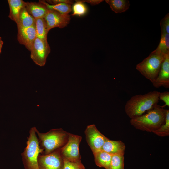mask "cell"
<instances>
[{"instance_id": "obj_1", "label": "cell", "mask_w": 169, "mask_h": 169, "mask_svg": "<svg viewBox=\"0 0 169 169\" xmlns=\"http://www.w3.org/2000/svg\"><path fill=\"white\" fill-rule=\"evenodd\" d=\"M159 93L155 90L132 96L125 105L126 115L131 119H133L152 109L159 102Z\"/></svg>"}, {"instance_id": "obj_2", "label": "cell", "mask_w": 169, "mask_h": 169, "mask_svg": "<svg viewBox=\"0 0 169 169\" xmlns=\"http://www.w3.org/2000/svg\"><path fill=\"white\" fill-rule=\"evenodd\" d=\"M166 110L157 104L146 113L131 119L130 123L136 129L152 132L165 123Z\"/></svg>"}, {"instance_id": "obj_3", "label": "cell", "mask_w": 169, "mask_h": 169, "mask_svg": "<svg viewBox=\"0 0 169 169\" xmlns=\"http://www.w3.org/2000/svg\"><path fill=\"white\" fill-rule=\"evenodd\" d=\"M40 146L43 150L42 154L47 155L61 149L67 143L68 132L62 128L53 129L48 132H40L35 127Z\"/></svg>"}, {"instance_id": "obj_4", "label": "cell", "mask_w": 169, "mask_h": 169, "mask_svg": "<svg viewBox=\"0 0 169 169\" xmlns=\"http://www.w3.org/2000/svg\"><path fill=\"white\" fill-rule=\"evenodd\" d=\"M35 127H31L27 137L26 146L21 154L22 161L25 169H39L38 158L42 154L43 150L41 148L35 131Z\"/></svg>"}, {"instance_id": "obj_5", "label": "cell", "mask_w": 169, "mask_h": 169, "mask_svg": "<svg viewBox=\"0 0 169 169\" xmlns=\"http://www.w3.org/2000/svg\"><path fill=\"white\" fill-rule=\"evenodd\" d=\"M166 54L153 51L136 65V69L152 83L158 75Z\"/></svg>"}, {"instance_id": "obj_6", "label": "cell", "mask_w": 169, "mask_h": 169, "mask_svg": "<svg viewBox=\"0 0 169 169\" xmlns=\"http://www.w3.org/2000/svg\"><path fill=\"white\" fill-rule=\"evenodd\" d=\"M82 137L68 132L66 144L60 149V153L64 160L71 162L81 161L79 146Z\"/></svg>"}, {"instance_id": "obj_7", "label": "cell", "mask_w": 169, "mask_h": 169, "mask_svg": "<svg viewBox=\"0 0 169 169\" xmlns=\"http://www.w3.org/2000/svg\"><path fill=\"white\" fill-rule=\"evenodd\" d=\"M30 57L35 64L40 66H44L47 58L50 53V48L48 42L36 37L30 50Z\"/></svg>"}, {"instance_id": "obj_8", "label": "cell", "mask_w": 169, "mask_h": 169, "mask_svg": "<svg viewBox=\"0 0 169 169\" xmlns=\"http://www.w3.org/2000/svg\"><path fill=\"white\" fill-rule=\"evenodd\" d=\"M38 163L39 169H63L64 160L60 149L48 154H39Z\"/></svg>"}, {"instance_id": "obj_9", "label": "cell", "mask_w": 169, "mask_h": 169, "mask_svg": "<svg viewBox=\"0 0 169 169\" xmlns=\"http://www.w3.org/2000/svg\"><path fill=\"white\" fill-rule=\"evenodd\" d=\"M84 133L86 141L93 153L100 150L104 143L109 139L102 134L94 124L88 125Z\"/></svg>"}, {"instance_id": "obj_10", "label": "cell", "mask_w": 169, "mask_h": 169, "mask_svg": "<svg viewBox=\"0 0 169 169\" xmlns=\"http://www.w3.org/2000/svg\"><path fill=\"white\" fill-rule=\"evenodd\" d=\"M47 26L48 32L53 28H62L70 23L71 18L69 14H63L55 10L48 9L44 17Z\"/></svg>"}, {"instance_id": "obj_11", "label": "cell", "mask_w": 169, "mask_h": 169, "mask_svg": "<svg viewBox=\"0 0 169 169\" xmlns=\"http://www.w3.org/2000/svg\"><path fill=\"white\" fill-rule=\"evenodd\" d=\"M37 37L35 25L27 28H18L17 39L30 51L32 45Z\"/></svg>"}, {"instance_id": "obj_12", "label": "cell", "mask_w": 169, "mask_h": 169, "mask_svg": "<svg viewBox=\"0 0 169 169\" xmlns=\"http://www.w3.org/2000/svg\"><path fill=\"white\" fill-rule=\"evenodd\" d=\"M152 83L156 88L161 86L167 88L169 87V53L166 54L158 75Z\"/></svg>"}, {"instance_id": "obj_13", "label": "cell", "mask_w": 169, "mask_h": 169, "mask_svg": "<svg viewBox=\"0 0 169 169\" xmlns=\"http://www.w3.org/2000/svg\"><path fill=\"white\" fill-rule=\"evenodd\" d=\"M125 146L120 140H112L108 139L104 143L101 150L112 155L116 154L124 155Z\"/></svg>"}, {"instance_id": "obj_14", "label": "cell", "mask_w": 169, "mask_h": 169, "mask_svg": "<svg viewBox=\"0 0 169 169\" xmlns=\"http://www.w3.org/2000/svg\"><path fill=\"white\" fill-rule=\"evenodd\" d=\"M25 7L28 12L35 19L44 18L48 10L45 5L39 1L25 2Z\"/></svg>"}, {"instance_id": "obj_15", "label": "cell", "mask_w": 169, "mask_h": 169, "mask_svg": "<svg viewBox=\"0 0 169 169\" xmlns=\"http://www.w3.org/2000/svg\"><path fill=\"white\" fill-rule=\"evenodd\" d=\"M93 154L95 162L97 166L105 169H110L112 155L101 150Z\"/></svg>"}, {"instance_id": "obj_16", "label": "cell", "mask_w": 169, "mask_h": 169, "mask_svg": "<svg viewBox=\"0 0 169 169\" xmlns=\"http://www.w3.org/2000/svg\"><path fill=\"white\" fill-rule=\"evenodd\" d=\"M8 2L10 8L8 17L17 24L20 10L25 6V2L22 0H8Z\"/></svg>"}, {"instance_id": "obj_17", "label": "cell", "mask_w": 169, "mask_h": 169, "mask_svg": "<svg viewBox=\"0 0 169 169\" xmlns=\"http://www.w3.org/2000/svg\"><path fill=\"white\" fill-rule=\"evenodd\" d=\"M35 19L27 11L25 6L20 10L17 28H27L35 25Z\"/></svg>"}, {"instance_id": "obj_18", "label": "cell", "mask_w": 169, "mask_h": 169, "mask_svg": "<svg viewBox=\"0 0 169 169\" xmlns=\"http://www.w3.org/2000/svg\"><path fill=\"white\" fill-rule=\"evenodd\" d=\"M35 26L37 37L44 42H48L47 36L48 32L47 24L44 18L35 19Z\"/></svg>"}, {"instance_id": "obj_19", "label": "cell", "mask_w": 169, "mask_h": 169, "mask_svg": "<svg viewBox=\"0 0 169 169\" xmlns=\"http://www.w3.org/2000/svg\"><path fill=\"white\" fill-rule=\"evenodd\" d=\"M112 11L115 13H121L127 10L130 5L127 0H106Z\"/></svg>"}, {"instance_id": "obj_20", "label": "cell", "mask_w": 169, "mask_h": 169, "mask_svg": "<svg viewBox=\"0 0 169 169\" xmlns=\"http://www.w3.org/2000/svg\"><path fill=\"white\" fill-rule=\"evenodd\" d=\"M44 4L48 9L56 11L63 14H69L72 11L71 5L64 3H60L54 5H50L45 0H39Z\"/></svg>"}, {"instance_id": "obj_21", "label": "cell", "mask_w": 169, "mask_h": 169, "mask_svg": "<svg viewBox=\"0 0 169 169\" xmlns=\"http://www.w3.org/2000/svg\"><path fill=\"white\" fill-rule=\"evenodd\" d=\"M76 2L72 6L73 13L72 16H82L86 14L88 11V8L84 3L81 0H76Z\"/></svg>"}, {"instance_id": "obj_22", "label": "cell", "mask_w": 169, "mask_h": 169, "mask_svg": "<svg viewBox=\"0 0 169 169\" xmlns=\"http://www.w3.org/2000/svg\"><path fill=\"white\" fill-rule=\"evenodd\" d=\"M154 51L164 54L169 53V34L161 33L159 44Z\"/></svg>"}, {"instance_id": "obj_23", "label": "cell", "mask_w": 169, "mask_h": 169, "mask_svg": "<svg viewBox=\"0 0 169 169\" xmlns=\"http://www.w3.org/2000/svg\"><path fill=\"white\" fill-rule=\"evenodd\" d=\"M152 133L160 137H165L169 135V110H166L165 123L159 129Z\"/></svg>"}, {"instance_id": "obj_24", "label": "cell", "mask_w": 169, "mask_h": 169, "mask_svg": "<svg viewBox=\"0 0 169 169\" xmlns=\"http://www.w3.org/2000/svg\"><path fill=\"white\" fill-rule=\"evenodd\" d=\"M124 155H112L110 169H124Z\"/></svg>"}, {"instance_id": "obj_25", "label": "cell", "mask_w": 169, "mask_h": 169, "mask_svg": "<svg viewBox=\"0 0 169 169\" xmlns=\"http://www.w3.org/2000/svg\"><path fill=\"white\" fill-rule=\"evenodd\" d=\"M64 160L63 169H85V167L81 161L76 162H71Z\"/></svg>"}, {"instance_id": "obj_26", "label": "cell", "mask_w": 169, "mask_h": 169, "mask_svg": "<svg viewBox=\"0 0 169 169\" xmlns=\"http://www.w3.org/2000/svg\"><path fill=\"white\" fill-rule=\"evenodd\" d=\"M161 33L169 34V14L167 13L160 22Z\"/></svg>"}, {"instance_id": "obj_27", "label": "cell", "mask_w": 169, "mask_h": 169, "mask_svg": "<svg viewBox=\"0 0 169 169\" xmlns=\"http://www.w3.org/2000/svg\"><path fill=\"white\" fill-rule=\"evenodd\" d=\"M159 100L163 101L165 103V106H169V92L165 91L159 93Z\"/></svg>"}, {"instance_id": "obj_28", "label": "cell", "mask_w": 169, "mask_h": 169, "mask_svg": "<svg viewBox=\"0 0 169 169\" xmlns=\"http://www.w3.org/2000/svg\"><path fill=\"white\" fill-rule=\"evenodd\" d=\"M45 1L47 3L50 5H54L60 3H66L71 5L74 4L73 1L70 0H49Z\"/></svg>"}, {"instance_id": "obj_29", "label": "cell", "mask_w": 169, "mask_h": 169, "mask_svg": "<svg viewBox=\"0 0 169 169\" xmlns=\"http://www.w3.org/2000/svg\"><path fill=\"white\" fill-rule=\"evenodd\" d=\"M84 3L87 2L91 5H95L100 4L104 1L102 0H81Z\"/></svg>"}, {"instance_id": "obj_30", "label": "cell", "mask_w": 169, "mask_h": 169, "mask_svg": "<svg viewBox=\"0 0 169 169\" xmlns=\"http://www.w3.org/2000/svg\"><path fill=\"white\" fill-rule=\"evenodd\" d=\"M3 43L1 44H0V53H1V51L2 48V46H3Z\"/></svg>"}, {"instance_id": "obj_31", "label": "cell", "mask_w": 169, "mask_h": 169, "mask_svg": "<svg viewBox=\"0 0 169 169\" xmlns=\"http://www.w3.org/2000/svg\"><path fill=\"white\" fill-rule=\"evenodd\" d=\"M3 43V42L2 40L1 37H0V44Z\"/></svg>"}]
</instances>
